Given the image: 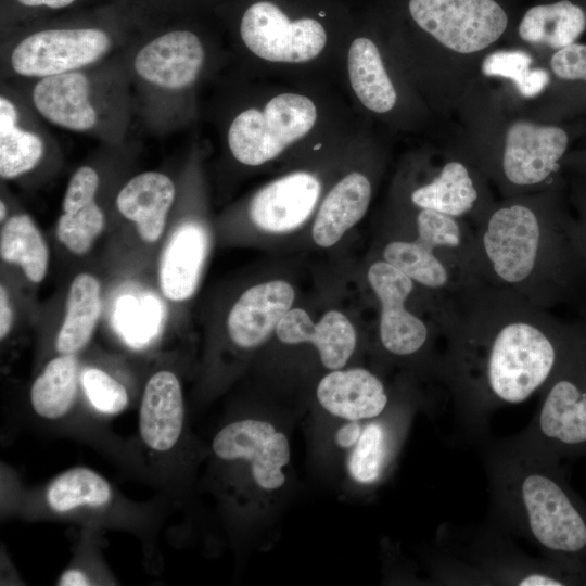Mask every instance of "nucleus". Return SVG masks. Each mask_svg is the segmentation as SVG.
<instances>
[{
	"label": "nucleus",
	"instance_id": "obj_36",
	"mask_svg": "<svg viewBox=\"0 0 586 586\" xmlns=\"http://www.w3.org/2000/svg\"><path fill=\"white\" fill-rule=\"evenodd\" d=\"M98 188L99 176L97 171L89 166L79 167L67 184L62 203L63 213H75L94 201Z\"/></svg>",
	"mask_w": 586,
	"mask_h": 586
},
{
	"label": "nucleus",
	"instance_id": "obj_13",
	"mask_svg": "<svg viewBox=\"0 0 586 586\" xmlns=\"http://www.w3.org/2000/svg\"><path fill=\"white\" fill-rule=\"evenodd\" d=\"M199 37L189 30H171L142 46L132 67L143 82L162 91H178L192 85L204 64Z\"/></svg>",
	"mask_w": 586,
	"mask_h": 586
},
{
	"label": "nucleus",
	"instance_id": "obj_27",
	"mask_svg": "<svg viewBox=\"0 0 586 586\" xmlns=\"http://www.w3.org/2000/svg\"><path fill=\"white\" fill-rule=\"evenodd\" d=\"M347 64L351 85L361 103L377 113L392 110L397 95L377 46L368 38L355 39Z\"/></svg>",
	"mask_w": 586,
	"mask_h": 586
},
{
	"label": "nucleus",
	"instance_id": "obj_42",
	"mask_svg": "<svg viewBox=\"0 0 586 586\" xmlns=\"http://www.w3.org/2000/svg\"><path fill=\"white\" fill-rule=\"evenodd\" d=\"M26 7H48L51 9H61L72 4L75 0H17Z\"/></svg>",
	"mask_w": 586,
	"mask_h": 586
},
{
	"label": "nucleus",
	"instance_id": "obj_33",
	"mask_svg": "<svg viewBox=\"0 0 586 586\" xmlns=\"http://www.w3.org/2000/svg\"><path fill=\"white\" fill-rule=\"evenodd\" d=\"M104 225V214L95 201H92L75 213H63L59 217L55 233L68 251L82 255L91 249Z\"/></svg>",
	"mask_w": 586,
	"mask_h": 586
},
{
	"label": "nucleus",
	"instance_id": "obj_4",
	"mask_svg": "<svg viewBox=\"0 0 586 586\" xmlns=\"http://www.w3.org/2000/svg\"><path fill=\"white\" fill-rule=\"evenodd\" d=\"M538 410L519 435L535 450L561 460L586 455V316L558 369L540 392Z\"/></svg>",
	"mask_w": 586,
	"mask_h": 586
},
{
	"label": "nucleus",
	"instance_id": "obj_44",
	"mask_svg": "<svg viewBox=\"0 0 586 586\" xmlns=\"http://www.w3.org/2000/svg\"><path fill=\"white\" fill-rule=\"evenodd\" d=\"M0 219L3 221L7 216V207L3 201L0 202Z\"/></svg>",
	"mask_w": 586,
	"mask_h": 586
},
{
	"label": "nucleus",
	"instance_id": "obj_30",
	"mask_svg": "<svg viewBox=\"0 0 586 586\" xmlns=\"http://www.w3.org/2000/svg\"><path fill=\"white\" fill-rule=\"evenodd\" d=\"M44 152L42 139L18 125V111L4 95L0 98V176L13 179L37 166Z\"/></svg>",
	"mask_w": 586,
	"mask_h": 586
},
{
	"label": "nucleus",
	"instance_id": "obj_15",
	"mask_svg": "<svg viewBox=\"0 0 586 586\" xmlns=\"http://www.w3.org/2000/svg\"><path fill=\"white\" fill-rule=\"evenodd\" d=\"M294 290L283 280H272L246 290L232 306L227 320L228 334L240 348L262 345L291 309Z\"/></svg>",
	"mask_w": 586,
	"mask_h": 586
},
{
	"label": "nucleus",
	"instance_id": "obj_8",
	"mask_svg": "<svg viewBox=\"0 0 586 586\" xmlns=\"http://www.w3.org/2000/svg\"><path fill=\"white\" fill-rule=\"evenodd\" d=\"M413 21L446 48L481 51L505 31L508 16L494 0H410Z\"/></svg>",
	"mask_w": 586,
	"mask_h": 586
},
{
	"label": "nucleus",
	"instance_id": "obj_11",
	"mask_svg": "<svg viewBox=\"0 0 586 586\" xmlns=\"http://www.w3.org/2000/svg\"><path fill=\"white\" fill-rule=\"evenodd\" d=\"M212 449L220 460L249 464L255 484L264 491H276L285 482L284 469L291 459L290 442L268 421L235 420L215 435Z\"/></svg>",
	"mask_w": 586,
	"mask_h": 586
},
{
	"label": "nucleus",
	"instance_id": "obj_14",
	"mask_svg": "<svg viewBox=\"0 0 586 586\" xmlns=\"http://www.w3.org/2000/svg\"><path fill=\"white\" fill-rule=\"evenodd\" d=\"M320 182L311 174L298 171L260 189L250 205L254 225L270 233H284L302 226L313 213Z\"/></svg>",
	"mask_w": 586,
	"mask_h": 586
},
{
	"label": "nucleus",
	"instance_id": "obj_34",
	"mask_svg": "<svg viewBox=\"0 0 586 586\" xmlns=\"http://www.w3.org/2000/svg\"><path fill=\"white\" fill-rule=\"evenodd\" d=\"M81 385L91 405L103 413L117 415L128 405L125 386L101 369H86L81 374Z\"/></svg>",
	"mask_w": 586,
	"mask_h": 586
},
{
	"label": "nucleus",
	"instance_id": "obj_10",
	"mask_svg": "<svg viewBox=\"0 0 586 586\" xmlns=\"http://www.w3.org/2000/svg\"><path fill=\"white\" fill-rule=\"evenodd\" d=\"M240 34L250 51L271 62L309 61L322 51L327 41L326 30L318 21H290L269 1H258L245 11Z\"/></svg>",
	"mask_w": 586,
	"mask_h": 586
},
{
	"label": "nucleus",
	"instance_id": "obj_19",
	"mask_svg": "<svg viewBox=\"0 0 586 586\" xmlns=\"http://www.w3.org/2000/svg\"><path fill=\"white\" fill-rule=\"evenodd\" d=\"M276 334L285 344L311 343L329 370L342 369L356 347V331L348 318L337 310L326 313L314 323L302 308L290 309L280 320Z\"/></svg>",
	"mask_w": 586,
	"mask_h": 586
},
{
	"label": "nucleus",
	"instance_id": "obj_17",
	"mask_svg": "<svg viewBox=\"0 0 586 586\" xmlns=\"http://www.w3.org/2000/svg\"><path fill=\"white\" fill-rule=\"evenodd\" d=\"M31 102L44 119L66 130L87 132L99 122L91 100V85L82 71L38 79Z\"/></svg>",
	"mask_w": 586,
	"mask_h": 586
},
{
	"label": "nucleus",
	"instance_id": "obj_3",
	"mask_svg": "<svg viewBox=\"0 0 586 586\" xmlns=\"http://www.w3.org/2000/svg\"><path fill=\"white\" fill-rule=\"evenodd\" d=\"M494 514L557 562L586 566V502L568 483L559 461L517 435L485 456Z\"/></svg>",
	"mask_w": 586,
	"mask_h": 586
},
{
	"label": "nucleus",
	"instance_id": "obj_2",
	"mask_svg": "<svg viewBox=\"0 0 586 586\" xmlns=\"http://www.w3.org/2000/svg\"><path fill=\"white\" fill-rule=\"evenodd\" d=\"M480 282L511 291L550 310L586 293V263L577 220L550 203L493 207L475 228Z\"/></svg>",
	"mask_w": 586,
	"mask_h": 586
},
{
	"label": "nucleus",
	"instance_id": "obj_26",
	"mask_svg": "<svg viewBox=\"0 0 586 586\" xmlns=\"http://www.w3.org/2000/svg\"><path fill=\"white\" fill-rule=\"evenodd\" d=\"M101 313V285L87 272L77 275L69 286L66 313L56 335L59 354L75 355L91 339Z\"/></svg>",
	"mask_w": 586,
	"mask_h": 586
},
{
	"label": "nucleus",
	"instance_id": "obj_40",
	"mask_svg": "<svg viewBox=\"0 0 586 586\" xmlns=\"http://www.w3.org/2000/svg\"><path fill=\"white\" fill-rule=\"evenodd\" d=\"M13 324L12 306L3 285L0 286V339L7 337Z\"/></svg>",
	"mask_w": 586,
	"mask_h": 586
},
{
	"label": "nucleus",
	"instance_id": "obj_43",
	"mask_svg": "<svg viewBox=\"0 0 586 586\" xmlns=\"http://www.w3.org/2000/svg\"><path fill=\"white\" fill-rule=\"evenodd\" d=\"M581 235L583 255L586 263V208L583 211L581 218L577 220Z\"/></svg>",
	"mask_w": 586,
	"mask_h": 586
},
{
	"label": "nucleus",
	"instance_id": "obj_38",
	"mask_svg": "<svg viewBox=\"0 0 586 586\" xmlns=\"http://www.w3.org/2000/svg\"><path fill=\"white\" fill-rule=\"evenodd\" d=\"M549 82V74L543 68L531 69L524 80L517 86L519 92L525 98L539 94Z\"/></svg>",
	"mask_w": 586,
	"mask_h": 586
},
{
	"label": "nucleus",
	"instance_id": "obj_28",
	"mask_svg": "<svg viewBox=\"0 0 586 586\" xmlns=\"http://www.w3.org/2000/svg\"><path fill=\"white\" fill-rule=\"evenodd\" d=\"M586 27L584 10L568 0L531 8L524 14L520 37L531 43L562 49L574 43Z\"/></svg>",
	"mask_w": 586,
	"mask_h": 586
},
{
	"label": "nucleus",
	"instance_id": "obj_39",
	"mask_svg": "<svg viewBox=\"0 0 586 586\" xmlns=\"http://www.w3.org/2000/svg\"><path fill=\"white\" fill-rule=\"evenodd\" d=\"M362 425L364 421H345V424L336 431V444L344 449H351L358 440Z\"/></svg>",
	"mask_w": 586,
	"mask_h": 586
},
{
	"label": "nucleus",
	"instance_id": "obj_9",
	"mask_svg": "<svg viewBox=\"0 0 586 586\" xmlns=\"http://www.w3.org/2000/svg\"><path fill=\"white\" fill-rule=\"evenodd\" d=\"M112 48V39L100 28H54L33 33L13 47L10 65L23 77L44 78L82 71Z\"/></svg>",
	"mask_w": 586,
	"mask_h": 586
},
{
	"label": "nucleus",
	"instance_id": "obj_24",
	"mask_svg": "<svg viewBox=\"0 0 586 586\" xmlns=\"http://www.w3.org/2000/svg\"><path fill=\"white\" fill-rule=\"evenodd\" d=\"M371 184L360 173L340 180L323 200L313 226V239L322 247L335 244L366 214Z\"/></svg>",
	"mask_w": 586,
	"mask_h": 586
},
{
	"label": "nucleus",
	"instance_id": "obj_5",
	"mask_svg": "<svg viewBox=\"0 0 586 586\" xmlns=\"http://www.w3.org/2000/svg\"><path fill=\"white\" fill-rule=\"evenodd\" d=\"M316 117V106L310 99L295 93L279 94L263 112L249 109L232 120L228 130L229 149L242 164H264L305 136Z\"/></svg>",
	"mask_w": 586,
	"mask_h": 586
},
{
	"label": "nucleus",
	"instance_id": "obj_1",
	"mask_svg": "<svg viewBox=\"0 0 586 586\" xmlns=\"http://www.w3.org/2000/svg\"><path fill=\"white\" fill-rule=\"evenodd\" d=\"M445 349L437 372L460 418L483 429L487 417L521 404L547 385L571 347L579 319L483 282L440 294Z\"/></svg>",
	"mask_w": 586,
	"mask_h": 586
},
{
	"label": "nucleus",
	"instance_id": "obj_21",
	"mask_svg": "<svg viewBox=\"0 0 586 586\" xmlns=\"http://www.w3.org/2000/svg\"><path fill=\"white\" fill-rule=\"evenodd\" d=\"M412 204L432 209L479 227L489 212L481 208V193L470 169L460 161H449L429 182L416 188Z\"/></svg>",
	"mask_w": 586,
	"mask_h": 586
},
{
	"label": "nucleus",
	"instance_id": "obj_31",
	"mask_svg": "<svg viewBox=\"0 0 586 586\" xmlns=\"http://www.w3.org/2000/svg\"><path fill=\"white\" fill-rule=\"evenodd\" d=\"M0 256L18 265L26 278L39 283L46 277L49 264L48 246L34 220L26 214L8 219L1 229Z\"/></svg>",
	"mask_w": 586,
	"mask_h": 586
},
{
	"label": "nucleus",
	"instance_id": "obj_25",
	"mask_svg": "<svg viewBox=\"0 0 586 586\" xmlns=\"http://www.w3.org/2000/svg\"><path fill=\"white\" fill-rule=\"evenodd\" d=\"M382 259L422 289L434 293H453L468 284L436 253L412 239L390 240L382 250Z\"/></svg>",
	"mask_w": 586,
	"mask_h": 586
},
{
	"label": "nucleus",
	"instance_id": "obj_35",
	"mask_svg": "<svg viewBox=\"0 0 586 586\" xmlns=\"http://www.w3.org/2000/svg\"><path fill=\"white\" fill-rule=\"evenodd\" d=\"M532 62V56L524 51H497L486 56L482 71L486 76L512 79L518 86L530 73Z\"/></svg>",
	"mask_w": 586,
	"mask_h": 586
},
{
	"label": "nucleus",
	"instance_id": "obj_32",
	"mask_svg": "<svg viewBox=\"0 0 586 586\" xmlns=\"http://www.w3.org/2000/svg\"><path fill=\"white\" fill-rule=\"evenodd\" d=\"M112 499L110 483L95 471L76 467L53 479L46 491L49 508L58 513L88 507L100 508Z\"/></svg>",
	"mask_w": 586,
	"mask_h": 586
},
{
	"label": "nucleus",
	"instance_id": "obj_20",
	"mask_svg": "<svg viewBox=\"0 0 586 586\" xmlns=\"http://www.w3.org/2000/svg\"><path fill=\"white\" fill-rule=\"evenodd\" d=\"M208 252V234L199 222L187 221L175 229L160 259L158 281L170 301L190 298L198 285Z\"/></svg>",
	"mask_w": 586,
	"mask_h": 586
},
{
	"label": "nucleus",
	"instance_id": "obj_12",
	"mask_svg": "<svg viewBox=\"0 0 586 586\" xmlns=\"http://www.w3.org/2000/svg\"><path fill=\"white\" fill-rule=\"evenodd\" d=\"M568 141L566 132L559 127L527 120L513 123L507 131L500 161L502 178L514 188L548 182L559 168Z\"/></svg>",
	"mask_w": 586,
	"mask_h": 586
},
{
	"label": "nucleus",
	"instance_id": "obj_41",
	"mask_svg": "<svg viewBox=\"0 0 586 586\" xmlns=\"http://www.w3.org/2000/svg\"><path fill=\"white\" fill-rule=\"evenodd\" d=\"M56 584L59 586H87L91 584V581L81 570L68 569L61 574Z\"/></svg>",
	"mask_w": 586,
	"mask_h": 586
},
{
	"label": "nucleus",
	"instance_id": "obj_6",
	"mask_svg": "<svg viewBox=\"0 0 586 586\" xmlns=\"http://www.w3.org/2000/svg\"><path fill=\"white\" fill-rule=\"evenodd\" d=\"M368 282L380 304L379 340L383 349L396 358L423 355L442 337L441 323H429L407 306L416 284L383 259L368 268Z\"/></svg>",
	"mask_w": 586,
	"mask_h": 586
},
{
	"label": "nucleus",
	"instance_id": "obj_22",
	"mask_svg": "<svg viewBox=\"0 0 586 586\" xmlns=\"http://www.w3.org/2000/svg\"><path fill=\"white\" fill-rule=\"evenodd\" d=\"M171 179L157 171H144L132 177L118 192L119 213L136 224L141 239L157 241L166 225L167 213L175 200Z\"/></svg>",
	"mask_w": 586,
	"mask_h": 586
},
{
	"label": "nucleus",
	"instance_id": "obj_16",
	"mask_svg": "<svg viewBox=\"0 0 586 586\" xmlns=\"http://www.w3.org/2000/svg\"><path fill=\"white\" fill-rule=\"evenodd\" d=\"M316 394L326 411L344 421L379 418L390 403L383 381L365 368L331 370L318 383Z\"/></svg>",
	"mask_w": 586,
	"mask_h": 586
},
{
	"label": "nucleus",
	"instance_id": "obj_7",
	"mask_svg": "<svg viewBox=\"0 0 586 586\" xmlns=\"http://www.w3.org/2000/svg\"><path fill=\"white\" fill-rule=\"evenodd\" d=\"M472 538L460 555L482 585H586V566L530 558L494 532Z\"/></svg>",
	"mask_w": 586,
	"mask_h": 586
},
{
	"label": "nucleus",
	"instance_id": "obj_18",
	"mask_svg": "<svg viewBox=\"0 0 586 586\" xmlns=\"http://www.w3.org/2000/svg\"><path fill=\"white\" fill-rule=\"evenodd\" d=\"M184 425V402L179 379L168 370L154 373L145 384L139 409V433L153 451H168Z\"/></svg>",
	"mask_w": 586,
	"mask_h": 586
},
{
	"label": "nucleus",
	"instance_id": "obj_37",
	"mask_svg": "<svg viewBox=\"0 0 586 586\" xmlns=\"http://www.w3.org/2000/svg\"><path fill=\"white\" fill-rule=\"evenodd\" d=\"M550 66L559 78L586 80V46L574 42L558 50L551 58Z\"/></svg>",
	"mask_w": 586,
	"mask_h": 586
},
{
	"label": "nucleus",
	"instance_id": "obj_29",
	"mask_svg": "<svg viewBox=\"0 0 586 586\" xmlns=\"http://www.w3.org/2000/svg\"><path fill=\"white\" fill-rule=\"evenodd\" d=\"M78 391V361L75 355L52 358L34 381L30 404L34 411L49 420L65 416Z\"/></svg>",
	"mask_w": 586,
	"mask_h": 586
},
{
	"label": "nucleus",
	"instance_id": "obj_23",
	"mask_svg": "<svg viewBox=\"0 0 586 586\" xmlns=\"http://www.w3.org/2000/svg\"><path fill=\"white\" fill-rule=\"evenodd\" d=\"M382 417V416H381ZM364 421L347 457V472L358 484L374 485L385 475L396 451L406 415Z\"/></svg>",
	"mask_w": 586,
	"mask_h": 586
}]
</instances>
